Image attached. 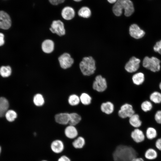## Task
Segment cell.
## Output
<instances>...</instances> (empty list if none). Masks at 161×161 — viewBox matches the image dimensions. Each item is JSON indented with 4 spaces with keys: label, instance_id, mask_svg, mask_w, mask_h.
<instances>
[{
    "label": "cell",
    "instance_id": "1",
    "mask_svg": "<svg viewBox=\"0 0 161 161\" xmlns=\"http://www.w3.org/2000/svg\"><path fill=\"white\" fill-rule=\"evenodd\" d=\"M112 156L114 161H131L138 157V154L131 146L120 145L116 147Z\"/></svg>",
    "mask_w": 161,
    "mask_h": 161
},
{
    "label": "cell",
    "instance_id": "2",
    "mask_svg": "<svg viewBox=\"0 0 161 161\" xmlns=\"http://www.w3.org/2000/svg\"><path fill=\"white\" fill-rule=\"evenodd\" d=\"M79 66L83 75L87 76L93 74L96 69L95 60L92 56L83 58L80 63Z\"/></svg>",
    "mask_w": 161,
    "mask_h": 161
},
{
    "label": "cell",
    "instance_id": "3",
    "mask_svg": "<svg viewBox=\"0 0 161 161\" xmlns=\"http://www.w3.org/2000/svg\"><path fill=\"white\" fill-rule=\"evenodd\" d=\"M160 61L156 57L146 56L143 60V65L144 67L155 72L160 70Z\"/></svg>",
    "mask_w": 161,
    "mask_h": 161
},
{
    "label": "cell",
    "instance_id": "4",
    "mask_svg": "<svg viewBox=\"0 0 161 161\" xmlns=\"http://www.w3.org/2000/svg\"><path fill=\"white\" fill-rule=\"evenodd\" d=\"M92 87L94 90L97 92H104L107 87L106 80L101 75L97 76L93 83Z\"/></svg>",
    "mask_w": 161,
    "mask_h": 161
},
{
    "label": "cell",
    "instance_id": "5",
    "mask_svg": "<svg viewBox=\"0 0 161 161\" xmlns=\"http://www.w3.org/2000/svg\"><path fill=\"white\" fill-rule=\"evenodd\" d=\"M49 30L52 33L60 36L64 35L66 33L64 23L60 20L52 21Z\"/></svg>",
    "mask_w": 161,
    "mask_h": 161
},
{
    "label": "cell",
    "instance_id": "6",
    "mask_svg": "<svg viewBox=\"0 0 161 161\" xmlns=\"http://www.w3.org/2000/svg\"><path fill=\"white\" fill-rule=\"evenodd\" d=\"M118 113L120 117L124 119L130 117L135 114V112L131 104L126 103L121 106Z\"/></svg>",
    "mask_w": 161,
    "mask_h": 161
},
{
    "label": "cell",
    "instance_id": "7",
    "mask_svg": "<svg viewBox=\"0 0 161 161\" xmlns=\"http://www.w3.org/2000/svg\"><path fill=\"white\" fill-rule=\"evenodd\" d=\"M60 65L61 68L66 69L72 65L74 61L70 55L68 53H64L61 55L58 58Z\"/></svg>",
    "mask_w": 161,
    "mask_h": 161
},
{
    "label": "cell",
    "instance_id": "8",
    "mask_svg": "<svg viewBox=\"0 0 161 161\" xmlns=\"http://www.w3.org/2000/svg\"><path fill=\"white\" fill-rule=\"evenodd\" d=\"M140 62V59L134 56L132 57L126 64L125 69L129 73L134 72L139 68Z\"/></svg>",
    "mask_w": 161,
    "mask_h": 161
},
{
    "label": "cell",
    "instance_id": "9",
    "mask_svg": "<svg viewBox=\"0 0 161 161\" xmlns=\"http://www.w3.org/2000/svg\"><path fill=\"white\" fill-rule=\"evenodd\" d=\"M11 25V21L9 15L3 11H0V28L9 29Z\"/></svg>",
    "mask_w": 161,
    "mask_h": 161
},
{
    "label": "cell",
    "instance_id": "10",
    "mask_svg": "<svg viewBox=\"0 0 161 161\" xmlns=\"http://www.w3.org/2000/svg\"><path fill=\"white\" fill-rule=\"evenodd\" d=\"M129 33L131 36L136 39L142 38L145 34V31L136 24H132L130 26Z\"/></svg>",
    "mask_w": 161,
    "mask_h": 161
},
{
    "label": "cell",
    "instance_id": "11",
    "mask_svg": "<svg viewBox=\"0 0 161 161\" xmlns=\"http://www.w3.org/2000/svg\"><path fill=\"white\" fill-rule=\"evenodd\" d=\"M130 136L133 140L137 143L143 142L145 139V133L139 128H134L131 131Z\"/></svg>",
    "mask_w": 161,
    "mask_h": 161
},
{
    "label": "cell",
    "instance_id": "12",
    "mask_svg": "<svg viewBox=\"0 0 161 161\" xmlns=\"http://www.w3.org/2000/svg\"><path fill=\"white\" fill-rule=\"evenodd\" d=\"M64 134L67 138L72 140L78 136L79 132L75 126L69 125L66 127Z\"/></svg>",
    "mask_w": 161,
    "mask_h": 161
},
{
    "label": "cell",
    "instance_id": "13",
    "mask_svg": "<svg viewBox=\"0 0 161 161\" xmlns=\"http://www.w3.org/2000/svg\"><path fill=\"white\" fill-rule=\"evenodd\" d=\"M55 120L57 123L66 125L69 124L70 120V113L62 112L56 114L55 116Z\"/></svg>",
    "mask_w": 161,
    "mask_h": 161
},
{
    "label": "cell",
    "instance_id": "14",
    "mask_svg": "<svg viewBox=\"0 0 161 161\" xmlns=\"http://www.w3.org/2000/svg\"><path fill=\"white\" fill-rule=\"evenodd\" d=\"M75 15L74 9L71 7L65 6L62 9L61 16L63 19L66 20H70L73 19Z\"/></svg>",
    "mask_w": 161,
    "mask_h": 161
},
{
    "label": "cell",
    "instance_id": "15",
    "mask_svg": "<svg viewBox=\"0 0 161 161\" xmlns=\"http://www.w3.org/2000/svg\"><path fill=\"white\" fill-rule=\"evenodd\" d=\"M55 44L53 41L47 39L44 40L41 44V49L43 51L46 53L52 52L54 49Z\"/></svg>",
    "mask_w": 161,
    "mask_h": 161
},
{
    "label": "cell",
    "instance_id": "16",
    "mask_svg": "<svg viewBox=\"0 0 161 161\" xmlns=\"http://www.w3.org/2000/svg\"><path fill=\"white\" fill-rule=\"evenodd\" d=\"M64 147L63 142L60 140H56L53 141L50 146L52 151L56 154L62 152L64 149Z\"/></svg>",
    "mask_w": 161,
    "mask_h": 161
},
{
    "label": "cell",
    "instance_id": "17",
    "mask_svg": "<svg viewBox=\"0 0 161 161\" xmlns=\"http://www.w3.org/2000/svg\"><path fill=\"white\" fill-rule=\"evenodd\" d=\"M123 9L124 10L125 15L127 17L131 16L134 10L133 4L130 0H124Z\"/></svg>",
    "mask_w": 161,
    "mask_h": 161
},
{
    "label": "cell",
    "instance_id": "18",
    "mask_svg": "<svg viewBox=\"0 0 161 161\" xmlns=\"http://www.w3.org/2000/svg\"><path fill=\"white\" fill-rule=\"evenodd\" d=\"M114 104L109 101L103 103L100 106L101 111L103 113L108 115L112 114L114 111Z\"/></svg>",
    "mask_w": 161,
    "mask_h": 161
},
{
    "label": "cell",
    "instance_id": "19",
    "mask_svg": "<svg viewBox=\"0 0 161 161\" xmlns=\"http://www.w3.org/2000/svg\"><path fill=\"white\" fill-rule=\"evenodd\" d=\"M129 118V123L134 128H139L141 126L142 121L138 114H134Z\"/></svg>",
    "mask_w": 161,
    "mask_h": 161
},
{
    "label": "cell",
    "instance_id": "20",
    "mask_svg": "<svg viewBox=\"0 0 161 161\" xmlns=\"http://www.w3.org/2000/svg\"><path fill=\"white\" fill-rule=\"evenodd\" d=\"M9 107V103L8 100L4 97H0V117L5 115Z\"/></svg>",
    "mask_w": 161,
    "mask_h": 161
},
{
    "label": "cell",
    "instance_id": "21",
    "mask_svg": "<svg viewBox=\"0 0 161 161\" xmlns=\"http://www.w3.org/2000/svg\"><path fill=\"white\" fill-rule=\"evenodd\" d=\"M85 142L84 138L82 136H79L73 140L72 145L75 149H80L83 147Z\"/></svg>",
    "mask_w": 161,
    "mask_h": 161
},
{
    "label": "cell",
    "instance_id": "22",
    "mask_svg": "<svg viewBox=\"0 0 161 161\" xmlns=\"http://www.w3.org/2000/svg\"><path fill=\"white\" fill-rule=\"evenodd\" d=\"M124 0H117L112 8V11L114 14L117 16H120L123 12V4Z\"/></svg>",
    "mask_w": 161,
    "mask_h": 161
},
{
    "label": "cell",
    "instance_id": "23",
    "mask_svg": "<svg viewBox=\"0 0 161 161\" xmlns=\"http://www.w3.org/2000/svg\"><path fill=\"white\" fill-rule=\"evenodd\" d=\"M145 158L149 160H153L156 159L158 156V152L157 151L153 148H148L144 153Z\"/></svg>",
    "mask_w": 161,
    "mask_h": 161
},
{
    "label": "cell",
    "instance_id": "24",
    "mask_svg": "<svg viewBox=\"0 0 161 161\" xmlns=\"http://www.w3.org/2000/svg\"><path fill=\"white\" fill-rule=\"evenodd\" d=\"M145 137L149 140H152L156 138L157 136V132L156 129L152 127H148L145 131Z\"/></svg>",
    "mask_w": 161,
    "mask_h": 161
},
{
    "label": "cell",
    "instance_id": "25",
    "mask_svg": "<svg viewBox=\"0 0 161 161\" xmlns=\"http://www.w3.org/2000/svg\"><path fill=\"white\" fill-rule=\"evenodd\" d=\"M132 79L133 82L134 84L139 85L142 84L144 81V75L142 72H138L133 75Z\"/></svg>",
    "mask_w": 161,
    "mask_h": 161
},
{
    "label": "cell",
    "instance_id": "26",
    "mask_svg": "<svg viewBox=\"0 0 161 161\" xmlns=\"http://www.w3.org/2000/svg\"><path fill=\"white\" fill-rule=\"evenodd\" d=\"M81 116L78 113L72 112L70 113V120L69 125L75 126L81 120Z\"/></svg>",
    "mask_w": 161,
    "mask_h": 161
},
{
    "label": "cell",
    "instance_id": "27",
    "mask_svg": "<svg viewBox=\"0 0 161 161\" xmlns=\"http://www.w3.org/2000/svg\"><path fill=\"white\" fill-rule=\"evenodd\" d=\"M33 101L34 105L38 107L43 106L45 103L44 97L40 93H37L33 97Z\"/></svg>",
    "mask_w": 161,
    "mask_h": 161
},
{
    "label": "cell",
    "instance_id": "28",
    "mask_svg": "<svg viewBox=\"0 0 161 161\" xmlns=\"http://www.w3.org/2000/svg\"><path fill=\"white\" fill-rule=\"evenodd\" d=\"M80 102L85 106L89 105L92 102V98L86 92L82 93L80 96Z\"/></svg>",
    "mask_w": 161,
    "mask_h": 161
},
{
    "label": "cell",
    "instance_id": "29",
    "mask_svg": "<svg viewBox=\"0 0 161 161\" xmlns=\"http://www.w3.org/2000/svg\"><path fill=\"white\" fill-rule=\"evenodd\" d=\"M79 16L85 18H89L91 15L90 9L87 7H83L81 8L78 12Z\"/></svg>",
    "mask_w": 161,
    "mask_h": 161
},
{
    "label": "cell",
    "instance_id": "30",
    "mask_svg": "<svg viewBox=\"0 0 161 161\" xmlns=\"http://www.w3.org/2000/svg\"><path fill=\"white\" fill-rule=\"evenodd\" d=\"M68 102L69 104L71 106H76L80 102V97L76 94H72L68 97Z\"/></svg>",
    "mask_w": 161,
    "mask_h": 161
},
{
    "label": "cell",
    "instance_id": "31",
    "mask_svg": "<svg viewBox=\"0 0 161 161\" xmlns=\"http://www.w3.org/2000/svg\"><path fill=\"white\" fill-rule=\"evenodd\" d=\"M149 98L154 103H161V93L157 91L154 92L150 95Z\"/></svg>",
    "mask_w": 161,
    "mask_h": 161
},
{
    "label": "cell",
    "instance_id": "32",
    "mask_svg": "<svg viewBox=\"0 0 161 161\" xmlns=\"http://www.w3.org/2000/svg\"><path fill=\"white\" fill-rule=\"evenodd\" d=\"M5 116L7 120L9 122H13L17 116L16 112L13 110H7L5 114Z\"/></svg>",
    "mask_w": 161,
    "mask_h": 161
},
{
    "label": "cell",
    "instance_id": "33",
    "mask_svg": "<svg viewBox=\"0 0 161 161\" xmlns=\"http://www.w3.org/2000/svg\"><path fill=\"white\" fill-rule=\"evenodd\" d=\"M11 72V69L9 66H3L0 68V74L3 77L6 78L9 76Z\"/></svg>",
    "mask_w": 161,
    "mask_h": 161
},
{
    "label": "cell",
    "instance_id": "34",
    "mask_svg": "<svg viewBox=\"0 0 161 161\" xmlns=\"http://www.w3.org/2000/svg\"><path fill=\"white\" fill-rule=\"evenodd\" d=\"M141 107L143 111L146 112L151 109L152 108V105L150 101L146 100L143 101L141 103Z\"/></svg>",
    "mask_w": 161,
    "mask_h": 161
},
{
    "label": "cell",
    "instance_id": "35",
    "mask_svg": "<svg viewBox=\"0 0 161 161\" xmlns=\"http://www.w3.org/2000/svg\"><path fill=\"white\" fill-rule=\"evenodd\" d=\"M154 50L161 55V40L157 42L153 47Z\"/></svg>",
    "mask_w": 161,
    "mask_h": 161
},
{
    "label": "cell",
    "instance_id": "36",
    "mask_svg": "<svg viewBox=\"0 0 161 161\" xmlns=\"http://www.w3.org/2000/svg\"><path fill=\"white\" fill-rule=\"evenodd\" d=\"M154 119L158 123L161 124V110H158L156 112L155 114Z\"/></svg>",
    "mask_w": 161,
    "mask_h": 161
},
{
    "label": "cell",
    "instance_id": "37",
    "mask_svg": "<svg viewBox=\"0 0 161 161\" xmlns=\"http://www.w3.org/2000/svg\"><path fill=\"white\" fill-rule=\"evenodd\" d=\"M156 149L161 151V137L157 139L155 143Z\"/></svg>",
    "mask_w": 161,
    "mask_h": 161
},
{
    "label": "cell",
    "instance_id": "38",
    "mask_svg": "<svg viewBox=\"0 0 161 161\" xmlns=\"http://www.w3.org/2000/svg\"><path fill=\"white\" fill-rule=\"evenodd\" d=\"M49 2L53 5H57L64 3L66 0H48Z\"/></svg>",
    "mask_w": 161,
    "mask_h": 161
},
{
    "label": "cell",
    "instance_id": "39",
    "mask_svg": "<svg viewBox=\"0 0 161 161\" xmlns=\"http://www.w3.org/2000/svg\"><path fill=\"white\" fill-rule=\"evenodd\" d=\"M58 161H71V160L67 156L63 155L58 159Z\"/></svg>",
    "mask_w": 161,
    "mask_h": 161
},
{
    "label": "cell",
    "instance_id": "40",
    "mask_svg": "<svg viewBox=\"0 0 161 161\" xmlns=\"http://www.w3.org/2000/svg\"><path fill=\"white\" fill-rule=\"evenodd\" d=\"M4 35L0 32V46L3 45L4 43Z\"/></svg>",
    "mask_w": 161,
    "mask_h": 161
},
{
    "label": "cell",
    "instance_id": "41",
    "mask_svg": "<svg viewBox=\"0 0 161 161\" xmlns=\"http://www.w3.org/2000/svg\"><path fill=\"white\" fill-rule=\"evenodd\" d=\"M131 161H145V160L142 158L137 157L133 159Z\"/></svg>",
    "mask_w": 161,
    "mask_h": 161
},
{
    "label": "cell",
    "instance_id": "42",
    "mask_svg": "<svg viewBox=\"0 0 161 161\" xmlns=\"http://www.w3.org/2000/svg\"><path fill=\"white\" fill-rule=\"evenodd\" d=\"M107 1L110 3L112 4L115 3L117 0H107Z\"/></svg>",
    "mask_w": 161,
    "mask_h": 161
},
{
    "label": "cell",
    "instance_id": "43",
    "mask_svg": "<svg viewBox=\"0 0 161 161\" xmlns=\"http://www.w3.org/2000/svg\"><path fill=\"white\" fill-rule=\"evenodd\" d=\"M74 1L76 2H79L81 1L82 0H73Z\"/></svg>",
    "mask_w": 161,
    "mask_h": 161
},
{
    "label": "cell",
    "instance_id": "44",
    "mask_svg": "<svg viewBox=\"0 0 161 161\" xmlns=\"http://www.w3.org/2000/svg\"><path fill=\"white\" fill-rule=\"evenodd\" d=\"M159 86L160 89L161 90V82L159 84Z\"/></svg>",
    "mask_w": 161,
    "mask_h": 161
},
{
    "label": "cell",
    "instance_id": "45",
    "mask_svg": "<svg viewBox=\"0 0 161 161\" xmlns=\"http://www.w3.org/2000/svg\"><path fill=\"white\" fill-rule=\"evenodd\" d=\"M1 148L0 146V153H1Z\"/></svg>",
    "mask_w": 161,
    "mask_h": 161
},
{
    "label": "cell",
    "instance_id": "46",
    "mask_svg": "<svg viewBox=\"0 0 161 161\" xmlns=\"http://www.w3.org/2000/svg\"><path fill=\"white\" fill-rule=\"evenodd\" d=\"M41 161H47L46 160H42Z\"/></svg>",
    "mask_w": 161,
    "mask_h": 161
}]
</instances>
